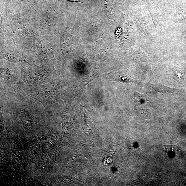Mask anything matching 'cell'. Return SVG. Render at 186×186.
Masks as SVG:
<instances>
[{"mask_svg": "<svg viewBox=\"0 0 186 186\" xmlns=\"http://www.w3.org/2000/svg\"><path fill=\"white\" fill-rule=\"evenodd\" d=\"M151 87L157 92L163 93V94H171L175 92H177L176 89L165 86L162 84H153Z\"/></svg>", "mask_w": 186, "mask_h": 186, "instance_id": "cell-1", "label": "cell"}, {"mask_svg": "<svg viewBox=\"0 0 186 186\" xmlns=\"http://www.w3.org/2000/svg\"><path fill=\"white\" fill-rule=\"evenodd\" d=\"M162 150L167 155L174 156L180 151L179 147L172 145H163L162 146Z\"/></svg>", "mask_w": 186, "mask_h": 186, "instance_id": "cell-2", "label": "cell"}, {"mask_svg": "<svg viewBox=\"0 0 186 186\" xmlns=\"http://www.w3.org/2000/svg\"><path fill=\"white\" fill-rule=\"evenodd\" d=\"M109 76V78L114 80L115 81L125 82H134L131 79L129 78L128 77L122 75L121 74H112Z\"/></svg>", "mask_w": 186, "mask_h": 186, "instance_id": "cell-3", "label": "cell"}, {"mask_svg": "<svg viewBox=\"0 0 186 186\" xmlns=\"http://www.w3.org/2000/svg\"><path fill=\"white\" fill-rule=\"evenodd\" d=\"M135 99L137 102L141 104H149L150 103V101L149 100L148 98L144 95L139 94V93L135 92L134 95Z\"/></svg>", "mask_w": 186, "mask_h": 186, "instance_id": "cell-4", "label": "cell"}, {"mask_svg": "<svg viewBox=\"0 0 186 186\" xmlns=\"http://www.w3.org/2000/svg\"><path fill=\"white\" fill-rule=\"evenodd\" d=\"M68 1H72V2H80L82 0H68Z\"/></svg>", "mask_w": 186, "mask_h": 186, "instance_id": "cell-5", "label": "cell"}]
</instances>
